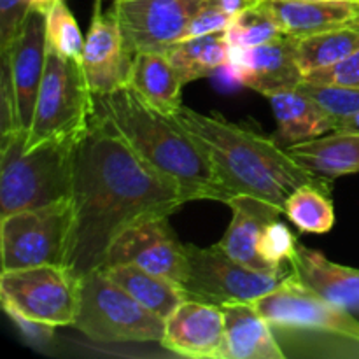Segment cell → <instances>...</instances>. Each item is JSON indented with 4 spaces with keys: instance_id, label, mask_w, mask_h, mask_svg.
Wrapping results in <instances>:
<instances>
[{
    "instance_id": "obj_30",
    "label": "cell",
    "mask_w": 359,
    "mask_h": 359,
    "mask_svg": "<svg viewBox=\"0 0 359 359\" xmlns=\"http://www.w3.org/2000/svg\"><path fill=\"white\" fill-rule=\"evenodd\" d=\"M297 88L302 93L318 102L323 109H326L337 121L359 111V88L344 86V84L312 83V81L305 79Z\"/></svg>"
},
{
    "instance_id": "obj_7",
    "label": "cell",
    "mask_w": 359,
    "mask_h": 359,
    "mask_svg": "<svg viewBox=\"0 0 359 359\" xmlns=\"http://www.w3.org/2000/svg\"><path fill=\"white\" fill-rule=\"evenodd\" d=\"M74 224L72 196L0 217L2 272L39 265H67Z\"/></svg>"
},
{
    "instance_id": "obj_18",
    "label": "cell",
    "mask_w": 359,
    "mask_h": 359,
    "mask_svg": "<svg viewBox=\"0 0 359 359\" xmlns=\"http://www.w3.org/2000/svg\"><path fill=\"white\" fill-rule=\"evenodd\" d=\"M290 266L291 277L305 290L337 307L359 311V269L330 262L323 252L300 242L290 258Z\"/></svg>"
},
{
    "instance_id": "obj_31",
    "label": "cell",
    "mask_w": 359,
    "mask_h": 359,
    "mask_svg": "<svg viewBox=\"0 0 359 359\" xmlns=\"http://www.w3.org/2000/svg\"><path fill=\"white\" fill-rule=\"evenodd\" d=\"M297 242L290 228L276 219L266 224L263 230L262 238H259V255L272 269L283 270L286 269V263H290Z\"/></svg>"
},
{
    "instance_id": "obj_17",
    "label": "cell",
    "mask_w": 359,
    "mask_h": 359,
    "mask_svg": "<svg viewBox=\"0 0 359 359\" xmlns=\"http://www.w3.org/2000/svg\"><path fill=\"white\" fill-rule=\"evenodd\" d=\"M231 209V223L219 245L242 265L262 272H284L276 270L259 255V238L269 223L279 219L284 210L273 203L249 195H235L228 200Z\"/></svg>"
},
{
    "instance_id": "obj_28",
    "label": "cell",
    "mask_w": 359,
    "mask_h": 359,
    "mask_svg": "<svg viewBox=\"0 0 359 359\" xmlns=\"http://www.w3.org/2000/svg\"><path fill=\"white\" fill-rule=\"evenodd\" d=\"M224 34L231 48H255L284 35L265 0H258L235 14Z\"/></svg>"
},
{
    "instance_id": "obj_35",
    "label": "cell",
    "mask_w": 359,
    "mask_h": 359,
    "mask_svg": "<svg viewBox=\"0 0 359 359\" xmlns=\"http://www.w3.org/2000/svg\"><path fill=\"white\" fill-rule=\"evenodd\" d=\"M7 316H9L11 321L18 326V330L23 333L25 339L30 344H34V346H44V344H48L49 340L55 337V326L34 321V319H28L25 318V316L16 314V312L11 311H7Z\"/></svg>"
},
{
    "instance_id": "obj_3",
    "label": "cell",
    "mask_w": 359,
    "mask_h": 359,
    "mask_svg": "<svg viewBox=\"0 0 359 359\" xmlns=\"http://www.w3.org/2000/svg\"><path fill=\"white\" fill-rule=\"evenodd\" d=\"M95 107L151 168L179 186L189 202L226 203V191L198 142L172 116L149 107L130 84L95 95Z\"/></svg>"
},
{
    "instance_id": "obj_4",
    "label": "cell",
    "mask_w": 359,
    "mask_h": 359,
    "mask_svg": "<svg viewBox=\"0 0 359 359\" xmlns=\"http://www.w3.org/2000/svg\"><path fill=\"white\" fill-rule=\"evenodd\" d=\"M28 132L14 130L0 144V217L72 196L74 147L79 137L27 149Z\"/></svg>"
},
{
    "instance_id": "obj_13",
    "label": "cell",
    "mask_w": 359,
    "mask_h": 359,
    "mask_svg": "<svg viewBox=\"0 0 359 359\" xmlns=\"http://www.w3.org/2000/svg\"><path fill=\"white\" fill-rule=\"evenodd\" d=\"M2 65L9 70L16 107V128L28 132L48 58L46 13L28 11L9 48L0 51Z\"/></svg>"
},
{
    "instance_id": "obj_27",
    "label": "cell",
    "mask_w": 359,
    "mask_h": 359,
    "mask_svg": "<svg viewBox=\"0 0 359 359\" xmlns=\"http://www.w3.org/2000/svg\"><path fill=\"white\" fill-rule=\"evenodd\" d=\"M284 214L304 233H328L335 224V209L330 198V186H300L286 200Z\"/></svg>"
},
{
    "instance_id": "obj_19",
    "label": "cell",
    "mask_w": 359,
    "mask_h": 359,
    "mask_svg": "<svg viewBox=\"0 0 359 359\" xmlns=\"http://www.w3.org/2000/svg\"><path fill=\"white\" fill-rule=\"evenodd\" d=\"M284 35L304 39L359 20L351 0H265Z\"/></svg>"
},
{
    "instance_id": "obj_22",
    "label": "cell",
    "mask_w": 359,
    "mask_h": 359,
    "mask_svg": "<svg viewBox=\"0 0 359 359\" xmlns=\"http://www.w3.org/2000/svg\"><path fill=\"white\" fill-rule=\"evenodd\" d=\"M226 359H283L284 353L272 333V325L252 302L223 305Z\"/></svg>"
},
{
    "instance_id": "obj_9",
    "label": "cell",
    "mask_w": 359,
    "mask_h": 359,
    "mask_svg": "<svg viewBox=\"0 0 359 359\" xmlns=\"http://www.w3.org/2000/svg\"><path fill=\"white\" fill-rule=\"evenodd\" d=\"M186 255L189 263L188 279L182 284L186 298L217 307L258 300L276 290L291 273V269L284 272L249 269L231 258L219 244L212 248L188 244Z\"/></svg>"
},
{
    "instance_id": "obj_5",
    "label": "cell",
    "mask_w": 359,
    "mask_h": 359,
    "mask_svg": "<svg viewBox=\"0 0 359 359\" xmlns=\"http://www.w3.org/2000/svg\"><path fill=\"white\" fill-rule=\"evenodd\" d=\"M97 112L95 95L83 63L60 55L48 44L44 76L39 88L27 149L49 140L79 137Z\"/></svg>"
},
{
    "instance_id": "obj_33",
    "label": "cell",
    "mask_w": 359,
    "mask_h": 359,
    "mask_svg": "<svg viewBox=\"0 0 359 359\" xmlns=\"http://www.w3.org/2000/svg\"><path fill=\"white\" fill-rule=\"evenodd\" d=\"M231 20H233V16H231L230 13H226L223 7L217 6L216 0H209V2L200 9V13L193 18L184 39L216 34V32H224Z\"/></svg>"
},
{
    "instance_id": "obj_6",
    "label": "cell",
    "mask_w": 359,
    "mask_h": 359,
    "mask_svg": "<svg viewBox=\"0 0 359 359\" xmlns=\"http://www.w3.org/2000/svg\"><path fill=\"white\" fill-rule=\"evenodd\" d=\"M74 328L104 344L161 342L165 319L97 269L81 280V305Z\"/></svg>"
},
{
    "instance_id": "obj_12",
    "label": "cell",
    "mask_w": 359,
    "mask_h": 359,
    "mask_svg": "<svg viewBox=\"0 0 359 359\" xmlns=\"http://www.w3.org/2000/svg\"><path fill=\"white\" fill-rule=\"evenodd\" d=\"M116 263H135L149 272L174 280L181 287L188 279L186 245L175 237L168 216L149 217L126 228L111 244L102 266Z\"/></svg>"
},
{
    "instance_id": "obj_14",
    "label": "cell",
    "mask_w": 359,
    "mask_h": 359,
    "mask_svg": "<svg viewBox=\"0 0 359 359\" xmlns=\"http://www.w3.org/2000/svg\"><path fill=\"white\" fill-rule=\"evenodd\" d=\"M228 69L244 86L262 95L293 90L305 74L298 63L297 39L290 35L255 48H231Z\"/></svg>"
},
{
    "instance_id": "obj_29",
    "label": "cell",
    "mask_w": 359,
    "mask_h": 359,
    "mask_svg": "<svg viewBox=\"0 0 359 359\" xmlns=\"http://www.w3.org/2000/svg\"><path fill=\"white\" fill-rule=\"evenodd\" d=\"M46 32L51 48L67 58L83 63L84 39L65 0H58L46 14Z\"/></svg>"
},
{
    "instance_id": "obj_10",
    "label": "cell",
    "mask_w": 359,
    "mask_h": 359,
    "mask_svg": "<svg viewBox=\"0 0 359 359\" xmlns=\"http://www.w3.org/2000/svg\"><path fill=\"white\" fill-rule=\"evenodd\" d=\"M209 0H114L111 11L130 55L167 51L186 37L193 18Z\"/></svg>"
},
{
    "instance_id": "obj_11",
    "label": "cell",
    "mask_w": 359,
    "mask_h": 359,
    "mask_svg": "<svg viewBox=\"0 0 359 359\" xmlns=\"http://www.w3.org/2000/svg\"><path fill=\"white\" fill-rule=\"evenodd\" d=\"M252 305L272 326L325 332L359 347V321L351 316V311L305 290L291 273Z\"/></svg>"
},
{
    "instance_id": "obj_15",
    "label": "cell",
    "mask_w": 359,
    "mask_h": 359,
    "mask_svg": "<svg viewBox=\"0 0 359 359\" xmlns=\"http://www.w3.org/2000/svg\"><path fill=\"white\" fill-rule=\"evenodd\" d=\"M161 346L191 359H226L223 309L186 298L167 319Z\"/></svg>"
},
{
    "instance_id": "obj_25",
    "label": "cell",
    "mask_w": 359,
    "mask_h": 359,
    "mask_svg": "<svg viewBox=\"0 0 359 359\" xmlns=\"http://www.w3.org/2000/svg\"><path fill=\"white\" fill-rule=\"evenodd\" d=\"M172 65L177 70L182 83L212 76L223 67H228L231 44L224 32L182 39L167 49Z\"/></svg>"
},
{
    "instance_id": "obj_32",
    "label": "cell",
    "mask_w": 359,
    "mask_h": 359,
    "mask_svg": "<svg viewBox=\"0 0 359 359\" xmlns=\"http://www.w3.org/2000/svg\"><path fill=\"white\" fill-rule=\"evenodd\" d=\"M304 79L312 81V83L344 84V86L359 88V49L337 65L305 74Z\"/></svg>"
},
{
    "instance_id": "obj_26",
    "label": "cell",
    "mask_w": 359,
    "mask_h": 359,
    "mask_svg": "<svg viewBox=\"0 0 359 359\" xmlns=\"http://www.w3.org/2000/svg\"><path fill=\"white\" fill-rule=\"evenodd\" d=\"M358 49L359 20L321 32V34L297 39L298 63H300L304 74L337 65L349 58Z\"/></svg>"
},
{
    "instance_id": "obj_23",
    "label": "cell",
    "mask_w": 359,
    "mask_h": 359,
    "mask_svg": "<svg viewBox=\"0 0 359 359\" xmlns=\"http://www.w3.org/2000/svg\"><path fill=\"white\" fill-rule=\"evenodd\" d=\"M286 149L294 161L325 181L359 172V133L335 130Z\"/></svg>"
},
{
    "instance_id": "obj_8",
    "label": "cell",
    "mask_w": 359,
    "mask_h": 359,
    "mask_svg": "<svg viewBox=\"0 0 359 359\" xmlns=\"http://www.w3.org/2000/svg\"><path fill=\"white\" fill-rule=\"evenodd\" d=\"M81 280L67 265H39L0 273L4 311L55 326H74L81 305Z\"/></svg>"
},
{
    "instance_id": "obj_37",
    "label": "cell",
    "mask_w": 359,
    "mask_h": 359,
    "mask_svg": "<svg viewBox=\"0 0 359 359\" xmlns=\"http://www.w3.org/2000/svg\"><path fill=\"white\" fill-rule=\"evenodd\" d=\"M28 2H30V9H37L41 11V13L48 14L49 9H51L58 0H28Z\"/></svg>"
},
{
    "instance_id": "obj_2",
    "label": "cell",
    "mask_w": 359,
    "mask_h": 359,
    "mask_svg": "<svg viewBox=\"0 0 359 359\" xmlns=\"http://www.w3.org/2000/svg\"><path fill=\"white\" fill-rule=\"evenodd\" d=\"M172 118L207 154L228 200L235 195H249L284 210L286 200L300 186H330L328 181L294 161L277 139L184 105Z\"/></svg>"
},
{
    "instance_id": "obj_36",
    "label": "cell",
    "mask_w": 359,
    "mask_h": 359,
    "mask_svg": "<svg viewBox=\"0 0 359 359\" xmlns=\"http://www.w3.org/2000/svg\"><path fill=\"white\" fill-rule=\"evenodd\" d=\"M335 130H339V132L359 133V111L351 116H346V118L339 119V121H337Z\"/></svg>"
},
{
    "instance_id": "obj_34",
    "label": "cell",
    "mask_w": 359,
    "mask_h": 359,
    "mask_svg": "<svg viewBox=\"0 0 359 359\" xmlns=\"http://www.w3.org/2000/svg\"><path fill=\"white\" fill-rule=\"evenodd\" d=\"M28 11V0H0V51L9 48Z\"/></svg>"
},
{
    "instance_id": "obj_16",
    "label": "cell",
    "mask_w": 359,
    "mask_h": 359,
    "mask_svg": "<svg viewBox=\"0 0 359 359\" xmlns=\"http://www.w3.org/2000/svg\"><path fill=\"white\" fill-rule=\"evenodd\" d=\"M130 63L132 55L126 51L114 13H104L97 2L83 53V69L93 95H107L126 84Z\"/></svg>"
},
{
    "instance_id": "obj_24",
    "label": "cell",
    "mask_w": 359,
    "mask_h": 359,
    "mask_svg": "<svg viewBox=\"0 0 359 359\" xmlns=\"http://www.w3.org/2000/svg\"><path fill=\"white\" fill-rule=\"evenodd\" d=\"M100 270L144 307L163 319H167L186 300L184 290L179 284L135 263H116L102 266Z\"/></svg>"
},
{
    "instance_id": "obj_38",
    "label": "cell",
    "mask_w": 359,
    "mask_h": 359,
    "mask_svg": "<svg viewBox=\"0 0 359 359\" xmlns=\"http://www.w3.org/2000/svg\"><path fill=\"white\" fill-rule=\"evenodd\" d=\"M351 2H359V0H351Z\"/></svg>"
},
{
    "instance_id": "obj_1",
    "label": "cell",
    "mask_w": 359,
    "mask_h": 359,
    "mask_svg": "<svg viewBox=\"0 0 359 359\" xmlns=\"http://www.w3.org/2000/svg\"><path fill=\"white\" fill-rule=\"evenodd\" d=\"M72 202L76 224L67 265L83 277L104 265L111 244L126 228L149 217H170L189 200L95 112L74 147Z\"/></svg>"
},
{
    "instance_id": "obj_21",
    "label": "cell",
    "mask_w": 359,
    "mask_h": 359,
    "mask_svg": "<svg viewBox=\"0 0 359 359\" xmlns=\"http://www.w3.org/2000/svg\"><path fill=\"white\" fill-rule=\"evenodd\" d=\"M277 121V142L283 147L335 132L337 119L298 88L266 95Z\"/></svg>"
},
{
    "instance_id": "obj_20",
    "label": "cell",
    "mask_w": 359,
    "mask_h": 359,
    "mask_svg": "<svg viewBox=\"0 0 359 359\" xmlns=\"http://www.w3.org/2000/svg\"><path fill=\"white\" fill-rule=\"evenodd\" d=\"M126 84L154 111L174 116L181 111L184 83L172 65L167 51H140L132 56Z\"/></svg>"
}]
</instances>
